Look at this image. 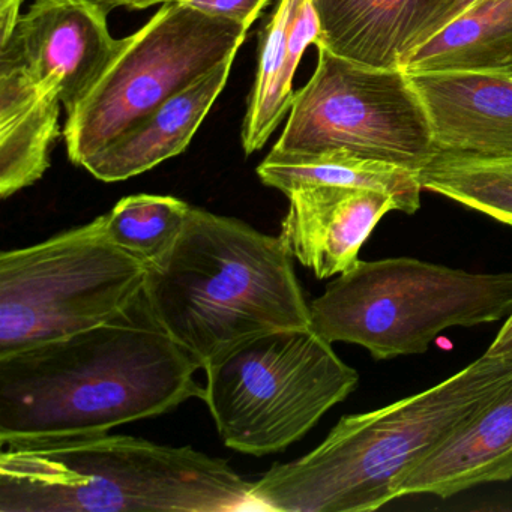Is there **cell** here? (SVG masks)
Listing matches in <instances>:
<instances>
[{
	"mask_svg": "<svg viewBox=\"0 0 512 512\" xmlns=\"http://www.w3.org/2000/svg\"><path fill=\"white\" fill-rule=\"evenodd\" d=\"M205 401L227 448L263 457L301 440L359 383L313 329L260 335L205 368Z\"/></svg>",
	"mask_w": 512,
	"mask_h": 512,
	"instance_id": "cell-6",
	"label": "cell"
},
{
	"mask_svg": "<svg viewBox=\"0 0 512 512\" xmlns=\"http://www.w3.org/2000/svg\"><path fill=\"white\" fill-rule=\"evenodd\" d=\"M493 0H445L446 13H448L449 25L460 17L467 16L473 11L481 10Z\"/></svg>",
	"mask_w": 512,
	"mask_h": 512,
	"instance_id": "cell-27",
	"label": "cell"
},
{
	"mask_svg": "<svg viewBox=\"0 0 512 512\" xmlns=\"http://www.w3.org/2000/svg\"><path fill=\"white\" fill-rule=\"evenodd\" d=\"M484 355L512 361V311Z\"/></svg>",
	"mask_w": 512,
	"mask_h": 512,
	"instance_id": "cell-25",
	"label": "cell"
},
{
	"mask_svg": "<svg viewBox=\"0 0 512 512\" xmlns=\"http://www.w3.org/2000/svg\"><path fill=\"white\" fill-rule=\"evenodd\" d=\"M409 77L440 152L512 155V64Z\"/></svg>",
	"mask_w": 512,
	"mask_h": 512,
	"instance_id": "cell-11",
	"label": "cell"
},
{
	"mask_svg": "<svg viewBox=\"0 0 512 512\" xmlns=\"http://www.w3.org/2000/svg\"><path fill=\"white\" fill-rule=\"evenodd\" d=\"M317 67L295 92L289 119L272 151L353 152L421 172L440 154L430 119L409 74L377 68L317 47Z\"/></svg>",
	"mask_w": 512,
	"mask_h": 512,
	"instance_id": "cell-9",
	"label": "cell"
},
{
	"mask_svg": "<svg viewBox=\"0 0 512 512\" xmlns=\"http://www.w3.org/2000/svg\"><path fill=\"white\" fill-rule=\"evenodd\" d=\"M190 211L191 205L176 197L136 194L119 200L103 217L119 247L152 262L181 235Z\"/></svg>",
	"mask_w": 512,
	"mask_h": 512,
	"instance_id": "cell-21",
	"label": "cell"
},
{
	"mask_svg": "<svg viewBox=\"0 0 512 512\" xmlns=\"http://www.w3.org/2000/svg\"><path fill=\"white\" fill-rule=\"evenodd\" d=\"M286 196L289 211L281 236L293 257L319 280L352 268L380 220L398 211L389 194L370 188L307 185Z\"/></svg>",
	"mask_w": 512,
	"mask_h": 512,
	"instance_id": "cell-12",
	"label": "cell"
},
{
	"mask_svg": "<svg viewBox=\"0 0 512 512\" xmlns=\"http://www.w3.org/2000/svg\"><path fill=\"white\" fill-rule=\"evenodd\" d=\"M419 179L424 190L512 227V155L440 152L419 172Z\"/></svg>",
	"mask_w": 512,
	"mask_h": 512,
	"instance_id": "cell-19",
	"label": "cell"
},
{
	"mask_svg": "<svg viewBox=\"0 0 512 512\" xmlns=\"http://www.w3.org/2000/svg\"><path fill=\"white\" fill-rule=\"evenodd\" d=\"M23 0H0V46L7 43L22 17Z\"/></svg>",
	"mask_w": 512,
	"mask_h": 512,
	"instance_id": "cell-24",
	"label": "cell"
},
{
	"mask_svg": "<svg viewBox=\"0 0 512 512\" xmlns=\"http://www.w3.org/2000/svg\"><path fill=\"white\" fill-rule=\"evenodd\" d=\"M233 61L224 62L164 101L122 136L86 161L83 169L101 182H122L181 155L226 88Z\"/></svg>",
	"mask_w": 512,
	"mask_h": 512,
	"instance_id": "cell-14",
	"label": "cell"
},
{
	"mask_svg": "<svg viewBox=\"0 0 512 512\" xmlns=\"http://www.w3.org/2000/svg\"><path fill=\"white\" fill-rule=\"evenodd\" d=\"M311 329L374 359L421 355L446 329L512 311V272H469L410 257L358 260L310 304Z\"/></svg>",
	"mask_w": 512,
	"mask_h": 512,
	"instance_id": "cell-5",
	"label": "cell"
},
{
	"mask_svg": "<svg viewBox=\"0 0 512 512\" xmlns=\"http://www.w3.org/2000/svg\"><path fill=\"white\" fill-rule=\"evenodd\" d=\"M512 383V361L479 356L437 385L346 415L317 448L253 482L254 511L371 512L407 475Z\"/></svg>",
	"mask_w": 512,
	"mask_h": 512,
	"instance_id": "cell-2",
	"label": "cell"
},
{
	"mask_svg": "<svg viewBox=\"0 0 512 512\" xmlns=\"http://www.w3.org/2000/svg\"><path fill=\"white\" fill-rule=\"evenodd\" d=\"M211 16L224 17L250 29L271 0H172Z\"/></svg>",
	"mask_w": 512,
	"mask_h": 512,
	"instance_id": "cell-23",
	"label": "cell"
},
{
	"mask_svg": "<svg viewBox=\"0 0 512 512\" xmlns=\"http://www.w3.org/2000/svg\"><path fill=\"white\" fill-rule=\"evenodd\" d=\"M319 43L335 55L377 68H401L449 25L445 0H313Z\"/></svg>",
	"mask_w": 512,
	"mask_h": 512,
	"instance_id": "cell-13",
	"label": "cell"
},
{
	"mask_svg": "<svg viewBox=\"0 0 512 512\" xmlns=\"http://www.w3.org/2000/svg\"><path fill=\"white\" fill-rule=\"evenodd\" d=\"M251 488L223 458L125 434L0 452V512L254 511Z\"/></svg>",
	"mask_w": 512,
	"mask_h": 512,
	"instance_id": "cell-4",
	"label": "cell"
},
{
	"mask_svg": "<svg viewBox=\"0 0 512 512\" xmlns=\"http://www.w3.org/2000/svg\"><path fill=\"white\" fill-rule=\"evenodd\" d=\"M298 0H278L265 28L260 32L256 79L248 98L242 125L245 155L260 151L290 112L281 91L286 65L287 37Z\"/></svg>",
	"mask_w": 512,
	"mask_h": 512,
	"instance_id": "cell-20",
	"label": "cell"
},
{
	"mask_svg": "<svg viewBox=\"0 0 512 512\" xmlns=\"http://www.w3.org/2000/svg\"><path fill=\"white\" fill-rule=\"evenodd\" d=\"M61 94L22 67L0 61V197L43 178L61 136Z\"/></svg>",
	"mask_w": 512,
	"mask_h": 512,
	"instance_id": "cell-16",
	"label": "cell"
},
{
	"mask_svg": "<svg viewBox=\"0 0 512 512\" xmlns=\"http://www.w3.org/2000/svg\"><path fill=\"white\" fill-rule=\"evenodd\" d=\"M512 479V383L400 485V497L431 494L442 499L490 482Z\"/></svg>",
	"mask_w": 512,
	"mask_h": 512,
	"instance_id": "cell-15",
	"label": "cell"
},
{
	"mask_svg": "<svg viewBox=\"0 0 512 512\" xmlns=\"http://www.w3.org/2000/svg\"><path fill=\"white\" fill-rule=\"evenodd\" d=\"M512 64V0H493L452 22L407 58V74L470 71Z\"/></svg>",
	"mask_w": 512,
	"mask_h": 512,
	"instance_id": "cell-18",
	"label": "cell"
},
{
	"mask_svg": "<svg viewBox=\"0 0 512 512\" xmlns=\"http://www.w3.org/2000/svg\"><path fill=\"white\" fill-rule=\"evenodd\" d=\"M320 34H322V28H320V20L313 0H298L289 29V37H287L286 65H284L283 82H281L284 100L290 106L295 98L293 79H295L296 70L308 46L311 44L316 46L319 43Z\"/></svg>",
	"mask_w": 512,
	"mask_h": 512,
	"instance_id": "cell-22",
	"label": "cell"
},
{
	"mask_svg": "<svg viewBox=\"0 0 512 512\" xmlns=\"http://www.w3.org/2000/svg\"><path fill=\"white\" fill-rule=\"evenodd\" d=\"M109 13L92 0H35L0 61L22 67L38 83L58 89L65 110L79 103L115 55Z\"/></svg>",
	"mask_w": 512,
	"mask_h": 512,
	"instance_id": "cell-10",
	"label": "cell"
},
{
	"mask_svg": "<svg viewBox=\"0 0 512 512\" xmlns=\"http://www.w3.org/2000/svg\"><path fill=\"white\" fill-rule=\"evenodd\" d=\"M257 176L266 187L284 194L307 185H338L382 191L397 202L398 212L409 215L421 208V193L424 190L419 172L361 157L343 149L319 154H280L271 151L257 167Z\"/></svg>",
	"mask_w": 512,
	"mask_h": 512,
	"instance_id": "cell-17",
	"label": "cell"
},
{
	"mask_svg": "<svg viewBox=\"0 0 512 512\" xmlns=\"http://www.w3.org/2000/svg\"><path fill=\"white\" fill-rule=\"evenodd\" d=\"M293 259L283 236L191 206L172 247L148 262L143 296L205 370L260 335L311 329Z\"/></svg>",
	"mask_w": 512,
	"mask_h": 512,
	"instance_id": "cell-3",
	"label": "cell"
},
{
	"mask_svg": "<svg viewBox=\"0 0 512 512\" xmlns=\"http://www.w3.org/2000/svg\"><path fill=\"white\" fill-rule=\"evenodd\" d=\"M94 4L100 5L107 13L118 10V8H125V10H148V8L155 7V5H163L172 0H92Z\"/></svg>",
	"mask_w": 512,
	"mask_h": 512,
	"instance_id": "cell-26",
	"label": "cell"
},
{
	"mask_svg": "<svg viewBox=\"0 0 512 512\" xmlns=\"http://www.w3.org/2000/svg\"><path fill=\"white\" fill-rule=\"evenodd\" d=\"M247 32L224 17L163 4L136 34L118 40L97 82L67 110L62 136L71 163L85 166L164 101L235 61Z\"/></svg>",
	"mask_w": 512,
	"mask_h": 512,
	"instance_id": "cell-8",
	"label": "cell"
},
{
	"mask_svg": "<svg viewBox=\"0 0 512 512\" xmlns=\"http://www.w3.org/2000/svg\"><path fill=\"white\" fill-rule=\"evenodd\" d=\"M202 365L139 296L101 326L0 358V446L110 433L205 398Z\"/></svg>",
	"mask_w": 512,
	"mask_h": 512,
	"instance_id": "cell-1",
	"label": "cell"
},
{
	"mask_svg": "<svg viewBox=\"0 0 512 512\" xmlns=\"http://www.w3.org/2000/svg\"><path fill=\"white\" fill-rule=\"evenodd\" d=\"M148 262L104 217L0 254V358L104 325L142 295Z\"/></svg>",
	"mask_w": 512,
	"mask_h": 512,
	"instance_id": "cell-7",
	"label": "cell"
}]
</instances>
